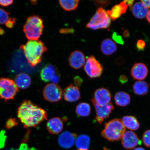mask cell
<instances>
[{"mask_svg": "<svg viewBox=\"0 0 150 150\" xmlns=\"http://www.w3.org/2000/svg\"><path fill=\"white\" fill-rule=\"evenodd\" d=\"M18 117L24 128L35 127L47 119V114L30 100H24L18 109Z\"/></svg>", "mask_w": 150, "mask_h": 150, "instance_id": "cell-1", "label": "cell"}, {"mask_svg": "<svg viewBox=\"0 0 150 150\" xmlns=\"http://www.w3.org/2000/svg\"><path fill=\"white\" fill-rule=\"evenodd\" d=\"M20 48L23 50L28 63L32 67L36 66L42 61L43 54L47 48L42 41L30 40Z\"/></svg>", "mask_w": 150, "mask_h": 150, "instance_id": "cell-2", "label": "cell"}, {"mask_svg": "<svg viewBox=\"0 0 150 150\" xmlns=\"http://www.w3.org/2000/svg\"><path fill=\"white\" fill-rule=\"evenodd\" d=\"M125 131V127L120 119H115L105 124L101 136L109 141H118L121 139Z\"/></svg>", "mask_w": 150, "mask_h": 150, "instance_id": "cell-3", "label": "cell"}, {"mask_svg": "<svg viewBox=\"0 0 150 150\" xmlns=\"http://www.w3.org/2000/svg\"><path fill=\"white\" fill-rule=\"evenodd\" d=\"M44 28L42 19L39 16L33 15L27 18L23 31L29 40H38L42 35Z\"/></svg>", "mask_w": 150, "mask_h": 150, "instance_id": "cell-4", "label": "cell"}, {"mask_svg": "<svg viewBox=\"0 0 150 150\" xmlns=\"http://www.w3.org/2000/svg\"><path fill=\"white\" fill-rule=\"evenodd\" d=\"M111 21L109 16L104 9L100 7L96 12L86 27L93 30L107 29L109 28Z\"/></svg>", "mask_w": 150, "mask_h": 150, "instance_id": "cell-5", "label": "cell"}, {"mask_svg": "<svg viewBox=\"0 0 150 150\" xmlns=\"http://www.w3.org/2000/svg\"><path fill=\"white\" fill-rule=\"evenodd\" d=\"M18 91L13 80L8 78L0 79V98L5 101L13 99Z\"/></svg>", "mask_w": 150, "mask_h": 150, "instance_id": "cell-6", "label": "cell"}, {"mask_svg": "<svg viewBox=\"0 0 150 150\" xmlns=\"http://www.w3.org/2000/svg\"><path fill=\"white\" fill-rule=\"evenodd\" d=\"M84 69L87 76L91 78L99 77L103 70L102 65L93 56L87 58Z\"/></svg>", "mask_w": 150, "mask_h": 150, "instance_id": "cell-7", "label": "cell"}, {"mask_svg": "<svg viewBox=\"0 0 150 150\" xmlns=\"http://www.w3.org/2000/svg\"><path fill=\"white\" fill-rule=\"evenodd\" d=\"M63 92L60 86L57 84L51 83L47 84L43 91L44 98L47 101L55 103L60 100Z\"/></svg>", "mask_w": 150, "mask_h": 150, "instance_id": "cell-8", "label": "cell"}, {"mask_svg": "<svg viewBox=\"0 0 150 150\" xmlns=\"http://www.w3.org/2000/svg\"><path fill=\"white\" fill-rule=\"evenodd\" d=\"M40 76L41 79L45 82L50 81L56 84L59 81L60 76L57 69L55 66L50 64L43 67L41 71Z\"/></svg>", "mask_w": 150, "mask_h": 150, "instance_id": "cell-9", "label": "cell"}, {"mask_svg": "<svg viewBox=\"0 0 150 150\" xmlns=\"http://www.w3.org/2000/svg\"><path fill=\"white\" fill-rule=\"evenodd\" d=\"M94 106L95 108L96 116L95 119L98 122L101 124L105 120L107 119L114 110V107L112 103L109 104L101 106L91 99Z\"/></svg>", "mask_w": 150, "mask_h": 150, "instance_id": "cell-10", "label": "cell"}, {"mask_svg": "<svg viewBox=\"0 0 150 150\" xmlns=\"http://www.w3.org/2000/svg\"><path fill=\"white\" fill-rule=\"evenodd\" d=\"M121 139L122 145L127 149H134L141 142L137 135L131 131H125Z\"/></svg>", "mask_w": 150, "mask_h": 150, "instance_id": "cell-11", "label": "cell"}, {"mask_svg": "<svg viewBox=\"0 0 150 150\" xmlns=\"http://www.w3.org/2000/svg\"><path fill=\"white\" fill-rule=\"evenodd\" d=\"M112 97L110 91L105 88L102 87L96 90L93 98L92 99L97 104L103 106L111 103Z\"/></svg>", "mask_w": 150, "mask_h": 150, "instance_id": "cell-12", "label": "cell"}, {"mask_svg": "<svg viewBox=\"0 0 150 150\" xmlns=\"http://www.w3.org/2000/svg\"><path fill=\"white\" fill-rule=\"evenodd\" d=\"M149 70L145 64L137 63L134 64L131 69V74L134 80H144L147 77Z\"/></svg>", "mask_w": 150, "mask_h": 150, "instance_id": "cell-13", "label": "cell"}, {"mask_svg": "<svg viewBox=\"0 0 150 150\" xmlns=\"http://www.w3.org/2000/svg\"><path fill=\"white\" fill-rule=\"evenodd\" d=\"M85 57L81 52L75 50L71 52L69 58V63L72 68L78 70L82 67L85 63Z\"/></svg>", "mask_w": 150, "mask_h": 150, "instance_id": "cell-14", "label": "cell"}, {"mask_svg": "<svg viewBox=\"0 0 150 150\" xmlns=\"http://www.w3.org/2000/svg\"><path fill=\"white\" fill-rule=\"evenodd\" d=\"M64 98L67 102L74 103L79 100L81 94L79 88L76 86L71 84L64 90Z\"/></svg>", "mask_w": 150, "mask_h": 150, "instance_id": "cell-15", "label": "cell"}, {"mask_svg": "<svg viewBox=\"0 0 150 150\" xmlns=\"http://www.w3.org/2000/svg\"><path fill=\"white\" fill-rule=\"evenodd\" d=\"M77 134L65 131L62 133L58 138V142L62 147L70 149L74 145Z\"/></svg>", "mask_w": 150, "mask_h": 150, "instance_id": "cell-16", "label": "cell"}, {"mask_svg": "<svg viewBox=\"0 0 150 150\" xmlns=\"http://www.w3.org/2000/svg\"><path fill=\"white\" fill-rule=\"evenodd\" d=\"M46 126L47 129L50 134H59L63 130V122L59 117L52 118L49 120Z\"/></svg>", "mask_w": 150, "mask_h": 150, "instance_id": "cell-17", "label": "cell"}, {"mask_svg": "<svg viewBox=\"0 0 150 150\" xmlns=\"http://www.w3.org/2000/svg\"><path fill=\"white\" fill-rule=\"evenodd\" d=\"M127 6L125 1L119 4L116 5L112 7L111 10L107 11L110 19L115 21L120 17L122 15L127 12Z\"/></svg>", "mask_w": 150, "mask_h": 150, "instance_id": "cell-18", "label": "cell"}, {"mask_svg": "<svg viewBox=\"0 0 150 150\" xmlns=\"http://www.w3.org/2000/svg\"><path fill=\"white\" fill-rule=\"evenodd\" d=\"M117 48L118 46L117 44L110 38L104 39L101 43V51L105 55H112L117 51Z\"/></svg>", "mask_w": 150, "mask_h": 150, "instance_id": "cell-19", "label": "cell"}, {"mask_svg": "<svg viewBox=\"0 0 150 150\" xmlns=\"http://www.w3.org/2000/svg\"><path fill=\"white\" fill-rule=\"evenodd\" d=\"M131 10L134 16L140 19L145 18L149 11V8L141 1L135 4Z\"/></svg>", "mask_w": 150, "mask_h": 150, "instance_id": "cell-20", "label": "cell"}, {"mask_svg": "<svg viewBox=\"0 0 150 150\" xmlns=\"http://www.w3.org/2000/svg\"><path fill=\"white\" fill-rule=\"evenodd\" d=\"M15 82L20 88L27 89L31 85V79L28 74L25 73H21L17 75L15 77Z\"/></svg>", "mask_w": 150, "mask_h": 150, "instance_id": "cell-21", "label": "cell"}, {"mask_svg": "<svg viewBox=\"0 0 150 150\" xmlns=\"http://www.w3.org/2000/svg\"><path fill=\"white\" fill-rule=\"evenodd\" d=\"M122 121L125 127L130 130H137L139 128V122L134 116H124L122 118Z\"/></svg>", "mask_w": 150, "mask_h": 150, "instance_id": "cell-22", "label": "cell"}, {"mask_svg": "<svg viewBox=\"0 0 150 150\" xmlns=\"http://www.w3.org/2000/svg\"><path fill=\"white\" fill-rule=\"evenodd\" d=\"M114 100L117 105L125 107L130 104L131 97L128 93L123 91H119L115 94Z\"/></svg>", "mask_w": 150, "mask_h": 150, "instance_id": "cell-23", "label": "cell"}, {"mask_svg": "<svg viewBox=\"0 0 150 150\" xmlns=\"http://www.w3.org/2000/svg\"><path fill=\"white\" fill-rule=\"evenodd\" d=\"M133 91L135 94L139 96L145 95L148 93L149 90V84L142 81H138L133 86Z\"/></svg>", "mask_w": 150, "mask_h": 150, "instance_id": "cell-24", "label": "cell"}, {"mask_svg": "<svg viewBox=\"0 0 150 150\" xmlns=\"http://www.w3.org/2000/svg\"><path fill=\"white\" fill-rule=\"evenodd\" d=\"M91 107L88 103H81L76 106V112L77 115L80 117H88L91 114Z\"/></svg>", "mask_w": 150, "mask_h": 150, "instance_id": "cell-25", "label": "cell"}, {"mask_svg": "<svg viewBox=\"0 0 150 150\" xmlns=\"http://www.w3.org/2000/svg\"><path fill=\"white\" fill-rule=\"evenodd\" d=\"M91 142L88 136L82 134L78 137L76 140V145L79 149L88 150Z\"/></svg>", "mask_w": 150, "mask_h": 150, "instance_id": "cell-26", "label": "cell"}, {"mask_svg": "<svg viewBox=\"0 0 150 150\" xmlns=\"http://www.w3.org/2000/svg\"><path fill=\"white\" fill-rule=\"evenodd\" d=\"M79 1H59L60 5L66 11H70L76 10L78 8Z\"/></svg>", "mask_w": 150, "mask_h": 150, "instance_id": "cell-27", "label": "cell"}, {"mask_svg": "<svg viewBox=\"0 0 150 150\" xmlns=\"http://www.w3.org/2000/svg\"><path fill=\"white\" fill-rule=\"evenodd\" d=\"M9 13L5 9L0 8V25L6 24L11 18H9Z\"/></svg>", "mask_w": 150, "mask_h": 150, "instance_id": "cell-28", "label": "cell"}, {"mask_svg": "<svg viewBox=\"0 0 150 150\" xmlns=\"http://www.w3.org/2000/svg\"><path fill=\"white\" fill-rule=\"evenodd\" d=\"M142 140L146 147L150 148V129L146 130L143 134Z\"/></svg>", "mask_w": 150, "mask_h": 150, "instance_id": "cell-29", "label": "cell"}, {"mask_svg": "<svg viewBox=\"0 0 150 150\" xmlns=\"http://www.w3.org/2000/svg\"><path fill=\"white\" fill-rule=\"evenodd\" d=\"M18 122L15 118H11L6 123L5 127L7 129H10L18 125Z\"/></svg>", "mask_w": 150, "mask_h": 150, "instance_id": "cell-30", "label": "cell"}, {"mask_svg": "<svg viewBox=\"0 0 150 150\" xmlns=\"http://www.w3.org/2000/svg\"><path fill=\"white\" fill-rule=\"evenodd\" d=\"M112 38L116 42L119 44L123 45L124 44V41L122 37L120 35L118 34L116 32H114L112 35Z\"/></svg>", "mask_w": 150, "mask_h": 150, "instance_id": "cell-31", "label": "cell"}, {"mask_svg": "<svg viewBox=\"0 0 150 150\" xmlns=\"http://www.w3.org/2000/svg\"><path fill=\"white\" fill-rule=\"evenodd\" d=\"M111 1H95L94 3L97 6L101 7H106L109 5Z\"/></svg>", "mask_w": 150, "mask_h": 150, "instance_id": "cell-32", "label": "cell"}, {"mask_svg": "<svg viewBox=\"0 0 150 150\" xmlns=\"http://www.w3.org/2000/svg\"><path fill=\"white\" fill-rule=\"evenodd\" d=\"M145 42L143 40L140 39L137 42L136 47L139 51H143L145 49Z\"/></svg>", "mask_w": 150, "mask_h": 150, "instance_id": "cell-33", "label": "cell"}, {"mask_svg": "<svg viewBox=\"0 0 150 150\" xmlns=\"http://www.w3.org/2000/svg\"><path fill=\"white\" fill-rule=\"evenodd\" d=\"M6 136L5 135V132L2 131L0 132V149H2L5 145Z\"/></svg>", "mask_w": 150, "mask_h": 150, "instance_id": "cell-34", "label": "cell"}, {"mask_svg": "<svg viewBox=\"0 0 150 150\" xmlns=\"http://www.w3.org/2000/svg\"><path fill=\"white\" fill-rule=\"evenodd\" d=\"M16 19L11 18L8 22L5 24L6 27L9 28H12L14 27L15 23H16Z\"/></svg>", "mask_w": 150, "mask_h": 150, "instance_id": "cell-35", "label": "cell"}, {"mask_svg": "<svg viewBox=\"0 0 150 150\" xmlns=\"http://www.w3.org/2000/svg\"><path fill=\"white\" fill-rule=\"evenodd\" d=\"M82 82H83V80L79 76H76L74 78V84L76 87H78L81 85Z\"/></svg>", "mask_w": 150, "mask_h": 150, "instance_id": "cell-36", "label": "cell"}, {"mask_svg": "<svg viewBox=\"0 0 150 150\" xmlns=\"http://www.w3.org/2000/svg\"><path fill=\"white\" fill-rule=\"evenodd\" d=\"M13 3V1H12V0H10V1H8V0L0 1V5L3 6H7L12 5Z\"/></svg>", "mask_w": 150, "mask_h": 150, "instance_id": "cell-37", "label": "cell"}, {"mask_svg": "<svg viewBox=\"0 0 150 150\" xmlns=\"http://www.w3.org/2000/svg\"><path fill=\"white\" fill-rule=\"evenodd\" d=\"M119 81L122 84H125L128 81V78L126 75H122L120 76Z\"/></svg>", "mask_w": 150, "mask_h": 150, "instance_id": "cell-38", "label": "cell"}, {"mask_svg": "<svg viewBox=\"0 0 150 150\" xmlns=\"http://www.w3.org/2000/svg\"><path fill=\"white\" fill-rule=\"evenodd\" d=\"M74 30L72 29H62L60 30L59 32L61 33H72Z\"/></svg>", "mask_w": 150, "mask_h": 150, "instance_id": "cell-39", "label": "cell"}, {"mask_svg": "<svg viewBox=\"0 0 150 150\" xmlns=\"http://www.w3.org/2000/svg\"><path fill=\"white\" fill-rule=\"evenodd\" d=\"M28 146L25 143H22L20 145L19 149L18 150H28L29 149Z\"/></svg>", "mask_w": 150, "mask_h": 150, "instance_id": "cell-40", "label": "cell"}, {"mask_svg": "<svg viewBox=\"0 0 150 150\" xmlns=\"http://www.w3.org/2000/svg\"><path fill=\"white\" fill-rule=\"evenodd\" d=\"M130 34L129 33L128 30H125L123 32V35L124 37L127 38L130 36Z\"/></svg>", "mask_w": 150, "mask_h": 150, "instance_id": "cell-41", "label": "cell"}, {"mask_svg": "<svg viewBox=\"0 0 150 150\" xmlns=\"http://www.w3.org/2000/svg\"><path fill=\"white\" fill-rule=\"evenodd\" d=\"M124 1L126 3L127 6H128L131 8L132 7V6L134 2V1Z\"/></svg>", "mask_w": 150, "mask_h": 150, "instance_id": "cell-42", "label": "cell"}, {"mask_svg": "<svg viewBox=\"0 0 150 150\" xmlns=\"http://www.w3.org/2000/svg\"><path fill=\"white\" fill-rule=\"evenodd\" d=\"M148 8H150V1H142Z\"/></svg>", "mask_w": 150, "mask_h": 150, "instance_id": "cell-43", "label": "cell"}, {"mask_svg": "<svg viewBox=\"0 0 150 150\" xmlns=\"http://www.w3.org/2000/svg\"><path fill=\"white\" fill-rule=\"evenodd\" d=\"M116 63L117 64H122L125 62V59H123L122 58H120V61L119 59H117V60L116 61Z\"/></svg>", "mask_w": 150, "mask_h": 150, "instance_id": "cell-44", "label": "cell"}, {"mask_svg": "<svg viewBox=\"0 0 150 150\" xmlns=\"http://www.w3.org/2000/svg\"><path fill=\"white\" fill-rule=\"evenodd\" d=\"M146 17L148 22L150 24V10L149 11Z\"/></svg>", "mask_w": 150, "mask_h": 150, "instance_id": "cell-45", "label": "cell"}, {"mask_svg": "<svg viewBox=\"0 0 150 150\" xmlns=\"http://www.w3.org/2000/svg\"><path fill=\"white\" fill-rule=\"evenodd\" d=\"M134 150H146L145 149L142 147H138L136 148Z\"/></svg>", "mask_w": 150, "mask_h": 150, "instance_id": "cell-46", "label": "cell"}, {"mask_svg": "<svg viewBox=\"0 0 150 150\" xmlns=\"http://www.w3.org/2000/svg\"><path fill=\"white\" fill-rule=\"evenodd\" d=\"M4 33V31L3 30L0 28V35H3Z\"/></svg>", "mask_w": 150, "mask_h": 150, "instance_id": "cell-47", "label": "cell"}, {"mask_svg": "<svg viewBox=\"0 0 150 150\" xmlns=\"http://www.w3.org/2000/svg\"><path fill=\"white\" fill-rule=\"evenodd\" d=\"M28 150H39L38 149H35V148L34 147H32L31 148V149H29Z\"/></svg>", "mask_w": 150, "mask_h": 150, "instance_id": "cell-48", "label": "cell"}, {"mask_svg": "<svg viewBox=\"0 0 150 150\" xmlns=\"http://www.w3.org/2000/svg\"><path fill=\"white\" fill-rule=\"evenodd\" d=\"M104 150H110L108 149H107V148L105 147V148H104Z\"/></svg>", "mask_w": 150, "mask_h": 150, "instance_id": "cell-49", "label": "cell"}, {"mask_svg": "<svg viewBox=\"0 0 150 150\" xmlns=\"http://www.w3.org/2000/svg\"><path fill=\"white\" fill-rule=\"evenodd\" d=\"M77 150H81V149H78Z\"/></svg>", "mask_w": 150, "mask_h": 150, "instance_id": "cell-50", "label": "cell"}, {"mask_svg": "<svg viewBox=\"0 0 150 150\" xmlns=\"http://www.w3.org/2000/svg\"></svg>", "mask_w": 150, "mask_h": 150, "instance_id": "cell-51", "label": "cell"}]
</instances>
